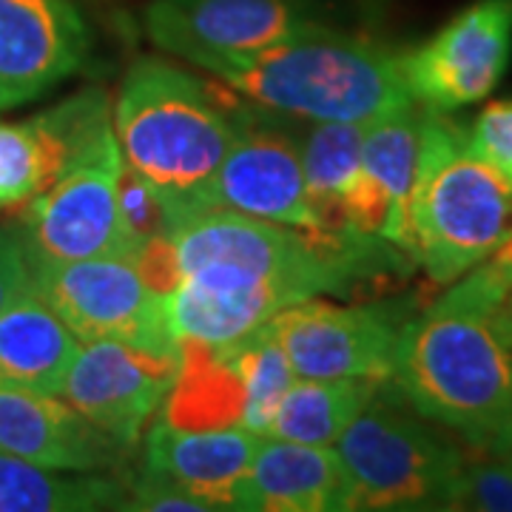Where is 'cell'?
Segmentation results:
<instances>
[{"instance_id":"obj_1","label":"cell","mask_w":512,"mask_h":512,"mask_svg":"<svg viewBox=\"0 0 512 512\" xmlns=\"http://www.w3.org/2000/svg\"><path fill=\"white\" fill-rule=\"evenodd\" d=\"M510 291L512 282L481 262L404 322L390 367V384L419 416L495 456L512 450Z\"/></svg>"},{"instance_id":"obj_2","label":"cell","mask_w":512,"mask_h":512,"mask_svg":"<svg viewBox=\"0 0 512 512\" xmlns=\"http://www.w3.org/2000/svg\"><path fill=\"white\" fill-rule=\"evenodd\" d=\"M251 111L222 80L140 57L120 83L111 123L123 160L157 188L177 225L202 211L205 191Z\"/></svg>"},{"instance_id":"obj_3","label":"cell","mask_w":512,"mask_h":512,"mask_svg":"<svg viewBox=\"0 0 512 512\" xmlns=\"http://www.w3.org/2000/svg\"><path fill=\"white\" fill-rule=\"evenodd\" d=\"M202 69L256 109L308 123H367L416 103L404 80L402 52L322 23Z\"/></svg>"},{"instance_id":"obj_4","label":"cell","mask_w":512,"mask_h":512,"mask_svg":"<svg viewBox=\"0 0 512 512\" xmlns=\"http://www.w3.org/2000/svg\"><path fill=\"white\" fill-rule=\"evenodd\" d=\"M410 225L416 265L439 285L478 268L512 228V183L478 157L447 111L424 109Z\"/></svg>"},{"instance_id":"obj_5","label":"cell","mask_w":512,"mask_h":512,"mask_svg":"<svg viewBox=\"0 0 512 512\" xmlns=\"http://www.w3.org/2000/svg\"><path fill=\"white\" fill-rule=\"evenodd\" d=\"M430 424L387 379L333 441L345 470L342 510H444L467 456Z\"/></svg>"},{"instance_id":"obj_6","label":"cell","mask_w":512,"mask_h":512,"mask_svg":"<svg viewBox=\"0 0 512 512\" xmlns=\"http://www.w3.org/2000/svg\"><path fill=\"white\" fill-rule=\"evenodd\" d=\"M32 288L80 342L117 339L154 353H180L168 296L148 288L134 256L29 259Z\"/></svg>"},{"instance_id":"obj_7","label":"cell","mask_w":512,"mask_h":512,"mask_svg":"<svg viewBox=\"0 0 512 512\" xmlns=\"http://www.w3.org/2000/svg\"><path fill=\"white\" fill-rule=\"evenodd\" d=\"M123 151L114 123H103L80 146L63 174L26 205L18 234L29 259H92L128 254L117 208Z\"/></svg>"},{"instance_id":"obj_8","label":"cell","mask_w":512,"mask_h":512,"mask_svg":"<svg viewBox=\"0 0 512 512\" xmlns=\"http://www.w3.org/2000/svg\"><path fill=\"white\" fill-rule=\"evenodd\" d=\"M410 316L404 302L333 305L311 296L268 325L302 379H390L393 350Z\"/></svg>"},{"instance_id":"obj_9","label":"cell","mask_w":512,"mask_h":512,"mask_svg":"<svg viewBox=\"0 0 512 512\" xmlns=\"http://www.w3.org/2000/svg\"><path fill=\"white\" fill-rule=\"evenodd\" d=\"M510 57L512 0H476L416 52L402 55V69L419 106L450 114L493 92Z\"/></svg>"},{"instance_id":"obj_10","label":"cell","mask_w":512,"mask_h":512,"mask_svg":"<svg viewBox=\"0 0 512 512\" xmlns=\"http://www.w3.org/2000/svg\"><path fill=\"white\" fill-rule=\"evenodd\" d=\"M180 353H154L117 339L80 342L60 396L103 430L134 450L148 421L163 407L177 379Z\"/></svg>"},{"instance_id":"obj_11","label":"cell","mask_w":512,"mask_h":512,"mask_svg":"<svg viewBox=\"0 0 512 512\" xmlns=\"http://www.w3.org/2000/svg\"><path fill=\"white\" fill-rule=\"evenodd\" d=\"M313 23L296 0H151L143 9L148 40L197 69L268 49Z\"/></svg>"},{"instance_id":"obj_12","label":"cell","mask_w":512,"mask_h":512,"mask_svg":"<svg viewBox=\"0 0 512 512\" xmlns=\"http://www.w3.org/2000/svg\"><path fill=\"white\" fill-rule=\"evenodd\" d=\"M214 208L319 228L308 205L299 140L256 114V106L205 191L202 211Z\"/></svg>"},{"instance_id":"obj_13","label":"cell","mask_w":512,"mask_h":512,"mask_svg":"<svg viewBox=\"0 0 512 512\" xmlns=\"http://www.w3.org/2000/svg\"><path fill=\"white\" fill-rule=\"evenodd\" d=\"M89 52L92 35L72 0H0V111L57 89Z\"/></svg>"},{"instance_id":"obj_14","label":"cell","mask_w":512,"mask_h":512,"mask_svg":"<svg viewBox=\"0 0 512 512\" xmlns=\"http://www.w3.org/2000/svg\"><path fill=\"white\" fill-rule=\"evenodd\" d=\"M302 299L311 296L291 282L228 265H202L188 271L171 291L168 319L177 339L228 348Z\"/></svg>"},{"instance_id":"obj_15","label":"cell","mask_w":512,"mask_h":512,"mask_svg":"<svg viewBox=\"0 0 512 512\" xmlns=\"http://www.w3.org/2000/svg\"><path fill=\"white\" fill-rule=\"evenodd\" d=\"M109 120L111 103L103 89H83L20 123L0 120V208L29 205L43 194Z\"/></svg>"},{"instance_id":"obj_16","label":"cell","mask_w":512,"mask_h":512,"mask_svg":"<svg viewBox=\"0 0 512 512\" xmlns=\"http://www.w3.org/2000/svg\"><path fill=\"white\" fill-rule=\"evenodd\" d=\"M0 453L60 473H109L126 461L128 447L63 396L0 387Z\"/></svg>"},{"instance_id":"obj_17","label":"cell","mask_w":512,"mask_h":512,"mask_svg":"<svg viewBox=\"0 0 512 512\" xmlns=\"http://www.w3.org/2000/svg\"><path fill=\"white\" fill-rule=\"evenodd\" d=\"M365 123H313L299 143L313 220L325 231L382 237L387 202L362 165Z\"/></svg>"},{"instance_id":"obj_18","label":"cell","mask_w":512,"mask_h":512,"mask_svg":"<svg viewBox=\"0 0 512 512\" xmlns=\"http://www.w3.org/2000/svg\"><path fill=\"white\" fill-rule=\"evenodd\" d=\"M262 436L245 427L185 430L157 419L146 436V467L200 498L208 510H242V487Z\"/></svg>"},{"instance_id":"obj_19","label":"cell","mask_w":512,"mask_h":512,"mask_svg":"<svg viewBox=\"0 0 512 512\" xmlns=\"http://www.w3.org/2000/svg\"><path fill=\"white\" fill-rule=\"evenodd\" d=\"M345 470L328 444L262 436L242 487V510H342Z\"/></svg>"},{"instance_id":"obj_20","label":"cell","mask_w":512,"mask_h":512,"mask_svg":"<svg viewBox=\"0 0 512 512\" xmlns=\"http://www.w3.org/2000/svg\"><path fill=\"white\" fill-rule=\"evenodd\" d=\"M80 339L35 288L0 313V387L60 396Z\"/></svg>"},{"instance_id":"obj_21","label":"cell","mask_w":512,"mask_h":512,"mask_svg":"<svg viewBox=\"0 0 512 512\" xmlns=\"http://www.w3.org/2000/svg\"><path fill=\"white\" fill-rule=\"evenodd\" d=\"M424 106L410 103L367 120L362 126V165L370 183L387 202L382 237L416 262V242L410 225V197L416 183Z\"/></svg>"},{"instance_id":"obj_22","label":"cell","mask_w":512,"mask_h":512,"mask_svg":"<svg viewBox=\"0 0 512 512\" xmlns=\"http://www.w3.org/2000/svg\"><path fill=\"white\" fill-rule=\"evenodd\" d=\"M245 387L234 348L180 339V367L165 393L160 419L185 430L242 427Z\"/></svg>"},{"instance_id":"obj_23","label":"cell","mask_w":512,"mask_h":512,"mask_svg":"<svg viewBox=\"0 0 512 512\" xmlns=\"http://www.w3.org/2000/svg\"><path fill=\"white\" fill-rule=\"evenodd\" d=\"M126 481L103 473H60L0 453V512L126 510Z\"/></svg>"},{"instance_id":"obj_24","label":"cell","mask_w":512,"mask_h":512,"mask_svg":"<svg viewBox=\"0 0 512 512\" xmlns=\"http://www.w3.org/2000/svg\"><path fill=\"white\" fill-rule=\"evenodd\" d=\"M387 379H302L296 376L291 390L276 410L268 436L305 444H328L345 433L350 421L362 413L376 390Z\"/></svg>"},{"instance_id":"obj_25","label":"cell","mask_w":512,"mask_h":512,"mask_svg":"<svg viewBox=\"0 0 512 512\" xmlns=\"http://www.w3.org/2000/svg\"><path fill=\"white\" fill-rule=\"evenodd\" d=\"M231 348H234V359H237L242 387H245L242 427L256 436H268L276 410L285 399V393L291 390L296 373L271 325H262Z\"/></svg>"},{"instance_id":"obj_26","label":"cell","mask_w":512,"mask_h":512,"mask_svg":"<svg viewBox=\"0 0 512 512\" xmlns=\"http://www.w3.org/2000/svg\"><path fill=\"white\" fill-rule=\"evenodd\" d=\"M467 458L444 510L512 512V458L481 453Z\"/></svg>"},{"instance_id":"obj_27","label":"cell","mask_w":512,"mask_h":512,"mask_svg":"<svg viewBox=\"0 0 512 512\" xmlns=\"http://www.w3.org/2000/svg\"><path fill=\"white\" fill-rule=\"evenodd\" d=\"M117 208H120V225H123L131 254L148 239L174 231L171 211L157 194V188L128 163H123L120 180H117Z\"/></svg>"},{"instance_id":"obj_28","label":"cell","mask_w":512,"mask_h":512,"mask_svg":"<svg viewBox=\"0 0 512 512\" xmlns=\"http://www.w3.org/2000/svg\"><path fill=\"white\" fill-rule=\"evenodd\" d=\"M467 143L512 183V100L487 103L467 128Z\"/></svg>"},{"instance_id":"obj_29","label":"cell","mask_w":512,"mask_h":512,"mask_svg":"<svg viewBox=\"0 0 512 512\" xmlns=\"http://www.w3.org/2000/svg\"><path fill=\"white\" fill-rule=\"evenodd\" d=\"M128 498L126 510H146V512H208L200 498L174 484L171 478L160 476L154 470L143 467L134 478L126 481Z\"/></svg>"},{"instance_id":"obj_30","label":"cell","mask_w":512,"mask_h":512,"mask_svg":"<svg viewBox=\"0 0 512 512\" xmlns=\"http://www.w3.org/2000/svg\"><path fill=\"white\" fill-rule=\"evenodd\" d=\"M32 288V265L18 231L0 228V313Z\"/></svg>"},{"instance_id":"obj_31","label":"cell","mask_w":512,"mask_h":512,"mask_svg":"<svg viewBox=\"0 0 512 512\" xmlns=\"http://www.w3.org/2000/svg\"><path fill=\"white\" fill-rule=\"evenodd\" d=\"M490 268H493L495 274H501L507 282H512V228L507 237L501 239V245L495 248L493 254L484 259Z\"/></svg>"},{"instance_id":"obj_32","label":"cell","mask_w":512,"mask_h":512,"mask_svg":"<svg viewBox=\"0 0 512 512\" xmlns=\"http://www.w3.org/2000/svg\"><path fill=\"white\" fill-rule=\"evenodd\" d=\"M504 328H507V336H510L512 345V291L507 293V299H504Z\"/></svg>"},{"instance_id":"obj_33","label":"cell","mask_w":512,"mask_h":512,"mask_svg":"<svg viewBox=\"0 0 512 512\" xmlns=\"http://www.w3.org/2000/svg\"><path fill=\"white\" fill-rule=\"evenodd\" d=\"M510 458H512V450H510Z\"/></svg>"}]
</instances>
